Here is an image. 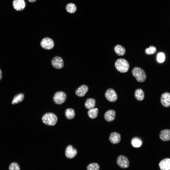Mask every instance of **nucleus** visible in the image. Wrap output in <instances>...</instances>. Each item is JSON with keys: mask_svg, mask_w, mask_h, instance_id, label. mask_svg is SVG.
Instances as JSON below:
<instances>
[{"mask_svg": "<svg viewBox=\"0 0 170 170\" xmlns=\"http://www.w3.org/2000/svg\"><path fill=\"white\" fill-rule=\"evenodd\" d=\"M9 169V170H20V168L19 165L17 163L13 162L10 164Z\"/></svg>", "mask_w": 170, "mask_h": 170, "instance_id": "obj_27", "label": "nucleus"}, {"mask_svg": "<svg viewBox=\"0 0 170 170\" xmlns=\"http://www.w3.org/2000/svg\"><path fill=\"white\" fill-rule=\"evenodd\" d=\"M106 99L109 102H111L116 101L118 98V96L115 91L112 88L107 89L105 93Z\"/></svg>", "mask_w": 170, "mask_h": 170, "instance_id": "obj_6", "label": "nucleus"}, {"mask_svg": "<svg viewBox=\"0 0 170 170\" xmlns=\"http://www.w3.org/2000/svg\"><path fill=\"white\" fill-rule=\"evenodd\" d=\"M116 162L118 165L122 168H127L129 165L128 159L124 155H121L119 156L117 159Z\"/></svg>", "mask_w": 170, "mask_h": 170, "instance_id": "obj_7", "label": "nucleus"}, {"mask_svg": "<svg viewBox=\"0 0 170 170\" xmlns=\"http://www.w3.org/2000/svg\"><path fill=\"white\" fill-rule=\"evenodd\" d=\"M132 74L136 79L137 81L139 82H144L146 78V76L144 70L139 67H135L132 71Z\"/></svg>", "mask_w": 170, "mask_h": 170, "instance_id": "obj_3", "label": "nucleus"}, {"mask_svg": "<svg viewBox=\"0 0 170 170\" xmlns=\"http://www.w3.org/2000/svg\"><path fill=\"white\" fill-rule=\"evenodd\" d=\"M96 104V101L95 99L92 98H88L86 99L84 105L86 108L90 109L94 108Z\"/></svg>", "mask_w": 170, "mask_h": 170, "instance_id": "obj_18", "label": "nucleus"}, {"mask_svg": "<svg viewBox=\"0 0 170 170\" xmlns=\"http://www.w3.org/2000/svg\"><path fill=\"white\" fill-rule=\"evenodd\" d=\"M165 59V56L161 52L158 53L157 56V60L159 62H162L164 61Z\"/></svg>", "mask_w": 170, "mask_h": 170, "instance_id": "obj_28", "label": "nucleus"}, {"mask_svg": "<svg viewBox=\"0 0 170 170\" xmlns=\"http://www.w3.org/2000/svg\"><path fill=\"white\" fill-rule=\"evenodd\" d=\"M2 77V71L0 69V81L1 80Z\"/></svg>", "mask_w": 170, "mask_h": 170, "instance_id": "obj_29", "label": "nucleus"}, {"mask_svg": "<svg viewBox=\"0 0 170 170\" xmlns=\"http://www.w3.org/2000/svg\"><path fill=\"white\" fill-rule=\"evenodd\" d=\"M159 136L161 140L163 141L170 140V129H164L162 130L160 133Z\"/></svg>", "mask_w": 170, "mask_h": 170, "instance_id": "obj_16", "label": "nucleus"}, {"mask_svg": "<svg viewBox=\"0 0 170 170\" xmlns=\"http://www.w3.org/2000/svg\"><path fill=\"white\" fill-rule=\"evenodd\" d=\"M65 115L68 119H73L75 116L74 110L71 108L66 109L65 111Z\"/></svg>", "mask_w": 170, "mask_h": 170, "instance_id": "obj_23", "label": "nucleus"}, {"mask_svg": "<svg viewBox=\"0 0 170 170\" xmlns=\"http://www.w3.org/2000/svg\"><path fill=\"white\" fill-rule=\"evenodd\" d=\"M156 48L153 46H150L146 48L145 51V53L147 55H152L154 54L156 52Z\"/></svg>", "mask_w": 170, "mask_h": 170, "instance_id": "obj_25", "label": "nucleus"}, {"mask_svg": "<svg viewBox=\"0 0 170 170\" xmlns=\"http://www.w3.org/2000/svg\"><path fill=\"white\" fill-rule=\"evenodd\" d=\"M131 144L132 146L134 148H139L142 145V141L140 138L136 137H133L132 139Z\"/></svg>", "mask_w": 170, "mask_h": 170, "instance_id": "obj_20", "label": "nucleus"}, {"mask_svg": "<svg viewBox=\"0 0 170 170\" xmlns=\"http://www.w3.org/2000/svg\"><path fill=\"white\" fill-rule=\"evenodd\" d=\"M100 166L96 163H93L89 164L87 166V170H99Z\"/></svg>", "mask_w": 170, "mask_h": 170, "instance_id": "obj_26", "label": "nucleus"}, {"mask_svg": "<svg viewBox=\"0 0 170 170\" xmlns=\"http://www.w3.org/2000/svg\"><path fill=\"white\" fill-rule=\"evenodd\" d=\"M114 50L115 53L119 56H122L125 54L126 51L124 47L122 46L117 44L114 48Z\"/></svg>", "mask_w": 170, "mask_h": 170, "instance_id": "obj_19", "label": "nucleus"}, {"mask_svg": "<svg viewBox=\"0 0 170 170\" xmlns=\"http://www.w3.org/2000/svg\"><path fill=\"white\" fill-rule=\"evenodd\" d=\"M115 111L113 110H110L105 113L104 117L105 119L107 122H111L115 119Z\"/></svg>", "mask_w": 170, "mask_h": 170, "instance_id": "obj_14", "label": "nucleus"}, {"mask_svg": "<svg viewBox=\"0 0 170 170\" xmlns=\"http://www.w3.org/2000/svg\"><path fill=\"white\" fill-rule=\"evenodd\" d=\"M135 97L138 101H142L144 97V94L143 90L141 89H136L134 94Z\"/></svg>", "mask_w": 170, "mask_h": 170, "instance_id": "obj_17", "label": "nucleus"}, {"mask_svg": "<svg viewBox=\"0 0 170 170\" xmlns=\"http://www.w3.org/2000/svg\"><path fill=\"white\" fill-rule=\"evenodd\" d=\"M51 64L53 67L57 69L62 68L64 66L63 60L61 57L58 56H55L53 58Z\"/></svg>", "mask_w": 170, "mask_h": 170, "instance_id": "obj_8", "label": "nucleus"}, {"mask_svg": "<svg viewBox=\"0 0 170 170\" xmlns=\"http://www.w3.org/2000/svg\"><path fill=\"white\" fill-rule=\"evenodd\" d=\"M88 87L87 85H81L76 90V94L79 97H83L88 91Z\"/></svg>", "mask_w": 170, "mask_h": 170, "instance_id": "obj_13", "label": "nucleus"}, {"mask_svg": "<svg viewBox=\"0 0 170 170\" xmlns=\"http://www.w3.org/2000/svg\"><path fill=\"white\" fill-rule=\"evenodd\" d=\"M24 98V95L23 94L20 93L17 94L13 97L12 104L14 105L20 102L23 100Z\"/></svg>", "mask_w": 170, "mask_h": 170, "instance_id": "obj_21", "label": "nucleus"}, {"mask_svg": "<svg viewBox=\"0 0 170 170\" xmlns=\"http://www.w3.org/2000/svg\"><path fill=\"white\" fill-rule=\"evenodd\" d=\"M66 95L65 93L62 91L57 92L54 95L53 99L54 102L58 104L63 103L66 98Z\"/></svg>", "mask_w": 170, "mask_h": 170, "instance_id": "obj_4", "label": "nucleus"}, {"mask_svg": "<svg viewBox=\"0 0 170 170\" xmlns=\"http://www.w3.org/2000/svg\"><path fill=\"white\" fill-rule=\"evenodd\" d=\"M98 110L97 108H93L89 109L87 113L89 117L91 119H94L97 116Z\"/></svg>", "mask_w": 170, "mask_h": 170, "instance_id": "obj_22", "label": "nucleus"}, {"mask_svg": "<svg viewBox=\"0 0 170 170\" xmlns=\"http://www.w3.org/2000/svg\"><path fill=\"white\" fill-rule=\"evenodd\" d=\"M77 153L76 149L74 148L71 145H69L66 147L65 152V155L68 158L70 159L74 158Z\"/></svg>", "mask_w": 170, "mask_h": 170, "instance_id": "obj_9", "label": "nucleus"}, {"mask_svg": "<svg viewBox=\"0 0 170 170\" xmlns=\"http://www.w3.org/2000/svg\"><path fill=\"white\" fill-rule=\"evenodd\" d=\"M76 7L74 4L69 3L66 6V9L67 11L70 13H73L76 10Z\"/></svg>", "mask_w": 170, "mask_h": 170, "instance_id": "obj_24", "label": "nucleus"}, {"mask_svg": "<svg viewBox=\"0 0 170 170\" xmlns=\"http://www.w3.org/2000/svg\"><path fill=\"white\" fill-rule=\"evenodd\" d=\"M115 65L116 69L122 73L127 72L129 68L128 62L123 58H120L117 60L115 62Z\"/></svg>", "mask_w": 170, "mask_h": 170, "instance_id": "obj_1", "label": "nucleus"}, {"mask_svg": "<svg viewBox=\"0 0 170 170\" xmlns=\"http://www.w3.org/2000/svg\"><path fill=\"white\" fill-rule=\"evenodd\" d=\"M161 102L166 107L170 106V93L165 92L162 94L160 97Z\"/></svg>", "mask_w": 170, "mask_h": 170, "instance_id": "obj_10", "label": "nucleus"}, {"mask_svg": "<svg viewBox=\"0 0 170 170\" xmlns=\"http://www.w3.org/2000/svg\"><path fill=\"white\" fill-rule=\"evenodd\" d=\"M109 139L112 144H115L119 143L121 140L120 134L116 132L111 133L109 136Z\"/></svg>", "mask_w": 170, "mask_h": 170, "instance_id": "obj_12", "label": "nucleus"}, {"mask_svg": "<svg viewBox=\"0 0 170 170\" xmlns=\"http://www.w3.org/2000/svg\"><path fill=\"white\" fill-rule=\"evenodd\" d=\"M42 120L45 124L53 126L56 123L57 118L56 115L52 113H47L44 114L42 118Z\"/></svg>", "mask_w": 170, "mask_h": 170, "instance_id": "obj_2", "label": "nucleus"}, {"mask_svg": "<svg viewBox=\"0 0 170 170\" xmlns=\"http://www.w3.org/2000/svg\"><path fill=\"white\" fill-rule=\"evenodd\" d=\"M40 45L41 47L46 50L52 49L54 46V42L51 38L46 37L44 38L41 41Z\"/></svg>", "mask_w": 170, "mask_h": 170, "instance_id": "obj_5", "label": "nucleus"}, {"mask_svg": "<svg viewBox=\"0 0 170 170\" xmlns=\"http://www.w3.org/2000/svg\"><path fill=\"white\" fill-rule=\"evenodd\" d=\"M12 4L14 8L17 11H21L23 10L26 5L24 0H13Z\"/></svg>", "mask_w": 170, "mask_h": 170, "instance_id": "obj_11", "label": "nucleus"}, {"mask_svg": "<svg viewBox=\"0 0 170 170\" xmlns=\"http://www.w3.org/2000/svg\"><path fill=\"white\" fill-rule=\"evenodd\" d=\"M31 2H33L35 1L36 0H27Z\"/></svg>", "mask_w": 170, "mask_h": 170, "instance_id": "obj_30", "label": "nucleus"}, {"mask_svg": "<svg viewBox=\"0 0 170 170\" xmlns=\"http://www.w3.org/2000/svg\"><path fill=\"white\" fill-rule=\"evenodd\" d=\"M161 170H170V159L166 158L162 160L159 164Z\"/></svg>", "mask_w": 170, "mask_h": 170, "instance_id": "obj_15", "label": "nucleus"}]
</instances>
